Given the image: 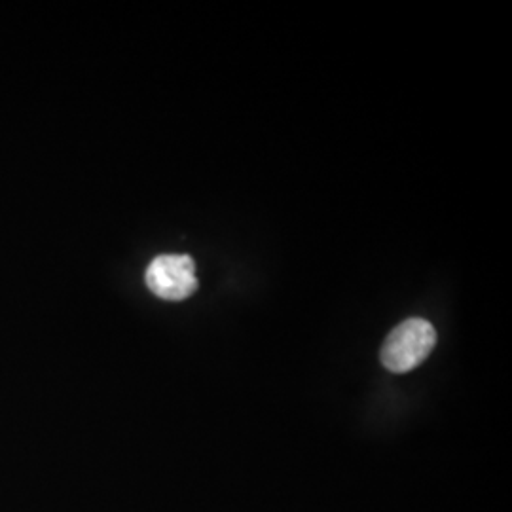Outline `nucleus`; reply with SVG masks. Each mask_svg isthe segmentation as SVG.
<instances>
[{
  "mask_svg": "<svg viewBox=\"0 0 512 512\" xmlns=\"http://www.w3.org/2000/svg\"><path fill=\"white\" fill-rule=\"evenodd\" d=\"M437 344V332L425 319H408L395 327L382 348V365L403 374L421 365Z\"/></svg>",
  "mask_w": 512,
  "mask_h": 512,
  "instance_id": "f257e3e1",
  "label": "nucleus"
},
{
  "mask_svg": "<svg viewBox=\"0 0 512 512\" xmlns=\"http://www.w3.org/2000/svg\"><path fill=\"white\" fill-rule=\"evenodd\" d=\"M147 287L162 300H186L198 291L194 260L188 255L156 256L148 266Z\"/></svg>",
  "mask_w": 512,
  "mask_h": 512,
  "instance_id": "f03ea898",
  "label": "nucleus"
}]
</instances>
